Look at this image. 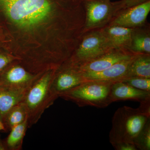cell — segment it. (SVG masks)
I'll return each mask as SVG.
<instances>
[{
    "label": "cell",
    "mask_w": 150,
    "mask_h": 150,
    "mask_svg": "<svg viewBox=\"0 0 150 150\" xmlns=\"http://www.w3.org/2000/svg\"><path fill=\"white\" fill-rule=\"evenodd\" d=\"M40 74H33L23 66L13 65L0 74V86L28 89Z\"/></svg>",
    "instance_id": "30bf717a"
},
{
    "label": "cell",
    "mask_w": 150,
    "mask_h": 150,
    "mask_svg": "<svg viewBox=\"0 0 150 150\" xmlns=\"http://www.w3.org/2000/svg\"><path fill=\"white\" fill-rule=\"evenodd\" d=\"M112 146L116 150H137L134 143L128 142H121L112 144Z\"/></svg>",
    "instance_id": "603a6c76"
},
{
    "label": "cell",
    "mask_w": 150,
    "mask_h": 150,
    "mask_svg": "<svg viewBox=\"0 0 150 150\" xmlns=\"http://www.w3.org/2000/svg\"><path fill=\"white\" fill-rule=\"evenodd\" d=\"M81 1L85 12L83 34L105 27L115 15V8L110 0Z\"/></svg>",
    "instance_id": "8992f818"
},
{
    "label": "cell",
    "mask_w": 150,
    "mask_h": 150,
    "mask_svg": "<svg viewBox=\"0 0 150 150\" xmlns=\"http://www.w3.org/2000/svg\"><path fill=\"white\" fill-rule=\"evenodd\" d=\"M28 129V120L12 128L8 136L4 142L6 150H21Z\"/></svg>",
    "instance_id": "e0dca14e"
},
{
    "label": "cell",
    "mask_w": 150,
    "mask_h": 150,
    "mask_svg": "<svg viewBox=\"0 0 150 150\" xmlns=\"http://www.w3.org/2000/svg\"><path fill=\"white\" fill-rule=\"evenodd\" d=\"M76 0H0V10L20 27L31 28L53 13L70 9Z\"/></svg>",
    "instance_id": "6da1fadb"
},
{
    "label": "cell",
    "mask_w": 150,
    "mask_h": 150,
    "mask_svg": "<svg viewBox=\"0 0 150 150\" xmlns=\"http://www.w3.org/2000/svg\"><path fill=\"white\" fill-rule=\"evenodd\" d=\"M15 59L6 54H0V74L12 64Z\"/></svg>",
    "instance_id": "7402d4cb"
},
{
    "label": "cell",
    "mask_w": 150,
    "mask_h": 150,
    "mask_svg": "<svg viewBox=\"0 0 150 150\" xmlns=\"http://www.w3.org/2000/svg\"><path fill=\"white\" fill-rule=\"evenodd\" d=\"M113 81L90 80L84 82L63 93L59 97L79 107L105 108L111 103L110 94Z\"/></svg>",
    "instance_id": "3957f363"
},
{
    "label": "cell",
    "mask_w": 150,
    "mask_h": 150,
    "mask_svg": "<svg viewBox=\"0 0 150 150\" xmlns=\"http://www.w3.org/2000/svg\"><path fill=\"white\" fill-rule=\"evenodd\" d=\"M113 48L101 29L83 33L76 48L66 62L79 67Z\"/></svg>",
    "instance_id": "5b68a950"
},
{
    "label": "cell",
    "mask_w": 150,
    "mask_h": 150,
    "mask_svg": "<svg viewBox=\"0 0 150 150\" xmlns=\"http://www.w3.org/2000/svg\"><path fill=\"white\" fill-rule=\"evenodd\" d=\"M150 11V1L121 10L113 16L108 25L134 28L144 25Z\"/></svg>",
    "instance_id": "ba28073f"
},
{
    "label": "cell",
    "mask_w": 150,
    "mask_h": 150,
    "mask_svg": "<svg viewBox=\"0 0 150 150\" xmlns=\"http://www.w3.org/2000/svg\"><path fill=\"white\" fill-rule=\"evenodd\" d=\"M133 143L137 150H150V118L135 138Z\"/></svg>",
    "instance_id": "d6986e66"
},
{
    "label": "cell",
    "mask_w": 150,
    "mask_h": 150,
    "mask_svg": "<svg viewBox=\"0 0 150 150\" xmlns=\"http://www.w3.org/2000/svg\"><path fill=\"white\" fill-rule=\"evenodd\" d=\"M121 81L138 89L150 91V78L132 77L125 78Z\"/></svg>",
    "instance_id": "ffe728a7"
},
{
    "label": "cell",
    "mask_w": 150,
    "mask_h": 150,
    "mask_svg": "<svg viewBox=\"0 0 150 150\" xmlns=\"http://www.w3.org/2000/svg\"><path fill=\"white\" fill-rule=\"evenodd\" d=\"M149 118L150 114L143 112L139 108L126 105L119 108L112 116L109 136L111 144L121 142L133 143Z\"/></svg>",
    "instance_id": "277c9868"
},
{
    "label": "cell",
    "mask_w": 150,
    "mask_h": 150,
    "mask_svg": "<svg viewBox=\"0 0 150 150\" xmlns=\"http://www.w3.org/2000/svg\"><path fill=\"white\" fill-rule=\"evenodd\" d=\"M28 89L0 86V119L2 121L11 108L23 102Z\"/></svg>",
    "instance_id": "4fadbf2b"
},
{
    "label": "cell",
    "mask_w": 150,
    "mask_h": 150,
    "mask_svg": "<svg viewBox=\"0 0 150 150\" xmlns=\"http://www.w3.org/2000/svg\"><path fill=\"white\" fill-rule=\"evenodd\" d=\"M150 0H120L112 2L115 10V14L121 10L141 4Z\"/></svg>",
    "instance_id": "44dd1931"
},
{
    "label": "cell",
    "mask_w": 150,
    "mask_h": 150,
    "mask_svg": "<svg viewBox=\"0 0 150 150\" xmlns=\"http://www.w3.org/2000/svg\"><path fill=\"white\" fill-rule=\"evenodd\" d=\"M56 70L41 73L25 93L23 102L27 110L28 128L36 124L44 111L55 101L51 86Z\"/></svg>",
    "instance_id": "7a4b0ae2"
},
{
    "label": "cell",
    "mask_w": 150,
    "mask_h": 150,
    "mask_svg": "<svg viewBox=\"0 0 150 150\" xmlns=\"http://www.w3.org/2000/svg\"><path fill=\"white\" fill-rule=\"evenodd\" d=\"M6 131L5 128L4 126L2 121L0 119V131Z\"/></svg>",
    "instance_id": "d4e9b609"
},
{
    "label": "cell",
    "mask_w": 150,
    "mask_h": 150,
    "mask_svg": "<svg viewBox=\"0 0 150 150\" xmlns=\"http://www.w3.org/2000/svg\"><path fill=\"white\" fill-rule=\"evenodd\" d=\"M86 80L79 67L64 62L56 69L51 86L52 97L56 100L60 95Z\"/></svg>",
    "instance_id": "52a82bcc"
},
{
    "label": "cell",
    "mask_w": 150,
    "mask_h": 150,
    "mask_svg": "<svg viewBox=\"0 0 150 150\" xmlns=\"http://www.w3.org/2000/svg\"><path fill=\"white\" fill-rule=\"evenodd\" d=\"M0 150H6L4 142L1 139V137H0Z\"/></svg>",
    "instance_id": "cb8c5ba5"
},
{
    "label": "cell",
    "mask_w": 150,
    "mask_h": 150,
    "mask_svg": "<svg viewBox=\"0 0 150 150\" xmlns=\"http://www.w3.org/2000/svg\"><path fill=\"white\" fill-rule=\"evenodd\" d=\"M132 77L150 78V54H139L133 59L124 79Z\"/></svg>",
    "instance_id": "2e32d148"
},
{
    "label": "cell",
    "mask_w": 150,
    "mask_h": 150,
    "mask_svg": "<svg viewBox=\"0 0 150 150\" xmlns=\"http://www.w3.org/2000/svg\"><path fill=\"white\" fill-rule=\"evenodd\" d=\"M137 55L132 59L119 62L100 71L83 73L84 77L86 81L100 80L118 81L122 80L126 76L131 62Z\"/></svg>",
    "instance_id": "7c38bea8"
},
{
    "label": "cell",
    "mask_w": 150,
    "mask_h": 150,
    "mask_svg": "<svg viewBox=\"0 0 150 150\" xmlns=\"http://www.w3.org/2000/svg\"><path fill=\"white\" fill-rule=\"evenodd\" d=\"M110 97L112 103L120 100H127L141 103L150 100V91L141 90L122 81H118L112 84Z\"/></svg>",
    "instance_id": "8fae6325"
},
{
    "label": "cell",
    "mask_w": 150,
    "mask_h": 150,
    "mask_svg": "<svg viewBox=\"0 0 150 150\" xmlns=\"http://www.w3.org/2000/svg\"><path fill=\"white\" fill-rule=\"evenodd\" d=\"M28 120V112L23 102L15 105L6 114L3 119L6 131H10L15 126Z\"/></svg>",
    "instance_id": "ac0fdd59"
},
{
    "label": "cell",
    "mask_w": 150,
    "mask_h": 150,
    "mask_svg": "<svg viewBox=\"0 0 150 150\" xmlns=\"http://www.w3.org/2000/svg\"><path fill=\"white\" fill-rule=\"evenodd\" d=\"M130 50L137 54H150V26L147 22L142 26L133 28Z\"/></svg>",
    "instance_id": "9a60e30c"
},
{
    "label": "cell",
    "mask_w": 150,
    "mask_h": 150,
    "mask_svg": "<svg viewBox=\"0 0 150 150\" xmlns=\"http://www.w3.org/2000/svg\"><path fill=\"white\" fill-rule=\"evenodd\" d=\"M139 54H142L134 53L126 48H113L102 56L81 65L79 68L83 73L100 71L119 62L132 59Z\"/></svg>",
    "instance_id": "9c48e42d"
},
{
    "label": "cell",
    "mask_w": 150,
    "mask_h": 150,
    "mask_svg": "<svg viewBox=\"0 0 150 150\" xmlns=\"http://www.w3.org/2000/svg\"><path fill=\"white\" fill-rule=\"evenodd\" d=\"M133 29L117 25H108L101 30L113 48L130 50Z\"/></svg>",
    "instance_id": "5bb4252c"
}]
</instances>
